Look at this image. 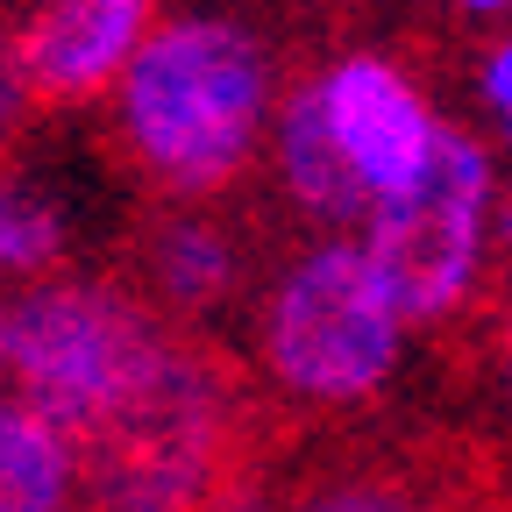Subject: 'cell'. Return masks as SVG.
I'll list each match as a JSON object with an SVG mask.
<instances>
[{"label":"cell","instance_id":"cell-6","mask_svg":"<svg viewBox=\"0 0 512 512\" xmlns=\"http://www.w3.org/2000/svg\"><path fill=\"white\" fill-rule=\"evenodd\" d=\"M150 8L157 0H22L8 15V57L29 114L79 107L86 93H100L143 43Z\"/></svg>","mask_w":512,"mask_h":512},{"label":"cell","instance_id":"cell-12","mask_svg":"<svg viewBox=\"0 0 512 512\" xmlns=\"http://www.w3.org/2000/svg\"><path fill=\"white\" fill-rule=\"evenodd\" d=\"M292 512H427L406 484H384V477H342V484H320L306 491Z\"/></svg>","mask_w":512,"mask_h":512},{"label":"cell","instance_id":"cell-14","mask_svg":"<svg viewBox=\"0 0 512 512\" xmlns=\"http://www.w3.org/2000/svg\"><path fill=\"white\" fill-rule=\"evenodd\" d=\"M484 100L505 114V128H512V43H498L491 50V64H484Z\"/></svg>","mask_w":512,"mask_h":512},{"label":"cell","instance_id":"cell-1","mask_svg":"<svg viewBox=\"0 0 512 512\" xmlns=\"http://www.w3.org/2000/svg\"><path fill=\"white\" fill-rule=\"evenodd\" d=\"M264 114V43L235 22H171L136 43L114 93V143L164 200H200L249 157Z\"/></svg>","mask_w":512,"mask_h":512},{"label":"cell","instance_id":"cell-16","mask_svg":"<svg viewBox=\"0 0 512 512\" xmlns=\"http://www.w3.org/2000/svg\"><path fill=\"white\" fill-rule=\"evenodd\" d=\"M0 15H15V0H0Z\"/></svg>","mask_w":512,"mask_h":512},{"label":"cell","instance_id":"cell-13","mask_svg":"<svg viewBox=\"0 0 512 512\" xmlns=\"http://www.w3.org/2000/svg\"><path fill=\"white\" fill-rule=\"evenodd\" d=\"M22 128H29V100H22V86H15V57H8V15H0V164L15 157Z\"/></svg>","mask_w":512,"mask_h":512},{"label":"cell","instance_id":"cell-7","mask_svg":"<svg viewBox=\"0 0 512 512\" xmlns=\"http://www.w3.org/2000/svg\"><path fill=\"white\" fill-rule=\"evenodd\" d=\"M328 93V128L356 171V185L377 200H399V192L427 171V150H434V114L427 100L392 72L384 57H349L335 64V79H320Z\"/></svg>","mask_w":512,"mask_h":512},{"label":"cell","instance_id":"cell-4","mask_svg":"<svg viewBox=\"0 0 512 512\" xmlns=\"http://www.w3.org/2000/svg\"><path fill=\"white\" fill-rule=\"evenodd\" d=\"M484 200H491V157L463 136V128L434 121L427 171L399 192L377 200L363 271L392 320H441L477 278L484 249Z\"/></svg>","mask_w":512,"mask_h":512},{"label":"cell","instance_id":"cell-10","mask_svg":"<svg viewBox=\"0 0 512 512\" xmlns=\"http://www.w3.org/2000/svg\"><path fill=\"white\" fill-rule=\"evenodd\" d=\"M64 484H72L64 441L36 413L0 406V512H57Z\"/></svg>","mask_w":512,"mask_h":512},{"label":"cell","instance_id":"cell-9","mask_svg":"<svg viewBox=\"0 0 512 512\" xmlns=\"http://www.w3.org/2000/svg\"><path fill=\"white\" fill-rule=\"evenodd\" d=\"M278 164H285V185L306 214H328V221H349L370 207V192L356 185L335 128H328V93L320 86H299L285 100V121H278Z\"/></svg>","mask_w":512,"mask_h":512},{"label":"cell","instance_id":"cell-3","mask_svg":"<svg viewBox=\"0 0 512 512\" xmlns=\"http://www.w3.org/2000/svg\"><path fill=\"white\" fill-rule=\"evenodd\" d=\"M171 335L121 285H36L0 299V370L22 384V413L72 441L136 384Z\"/></svg>","mask_w":512,"mask_h":512},{"label":"cell","instance_id":"cell-2","mask_svg":"<svg viewBox=\"0 0 512 512\" xmlns=\"http://www.w3.org/2000/svg\"><path fill=\"white\" fill-rule=\"evenodd\" d=\"M235 427V377L200 349L164 342L100 420L64 441V456L86 477L93 512H207L235 477Z\"/></svg>","mask_w":512,"mask_h":512},{"label":"cell","instance_id":"cell-5","mask_svg":"<svg viewBox=\"0 0 512 512\" xmlns=\"http://www.w3.org/2000/svg\"><path fill=\"white\" fill-rule=\"evenodd\" d=\"M264 349H271V370L285 392L320 399V406H356L392 377L399 320L377 299L363 256L328 242L285 271L271 320H264Z\"/></svg>","mask_w":512,"mask_h":512},{"label":"cell","instance_id":"cell-15","mask_svg":"<svg viewBox=\"0 0 512 512\" xmlns=\"http://www.w3.org/2000/svg\"><path fill=\"white\" fill-rule=\"evenodd\" d=\"M456 8H512V0H456Z\"/></svg>","mask_w":512,"mask_h":512},{"label":"cell","instance_id":"cell-11","mask_svg":"<svg viewBox=\"0 0 512 512\" xmlns=\"http://www.w3.org/2000/svg\"><path fill=\"white\" fill-rule=\"evenodd\" d=\"M64 256V221L36 192L0 185V271H50Z\"/></svg>","mask_w":512,"mask_h":512},{"label":"cell","instance_id":"cell-8","mask_svg":"<svg viewBox=\"0 0 512 512\" xmlns=\"http://www.w3.org/2000/svg\"><path fill=\"white\" fill-rule=\"evenodd\" d=\"M242 285V249L228 228L214 221H192V214H164L136 235L128 249V299L143 313L164 306V313H207L221 306L228 292Z\"/></svg>","mask_w":512,"mask_h":512}]
</instances>
